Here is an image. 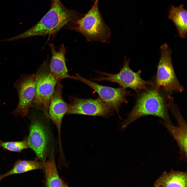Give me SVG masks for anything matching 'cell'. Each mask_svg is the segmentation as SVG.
Returning <instances> with one entry per match:
<instances>
[{
    "instance_id": "9a60e30c",
    "label": "cell",
    "mask_w": 187,
    "mask_h": 187,
    "mask_svg": "<svg viewBox=\"0 0 187 187\" xmlns=\"http://www.w3.org/2000/svg\"><path fill=\"white\" fill-rule=\"evenodd\" d=\"M184 5L182 4L177 7L171 5L169 9L168 18L176 26L178 35L181 38L186 37L187 31V12Z\"/></svg>"
},
{
    "instance_id": "8992f818",
    "label": "cell",
    "mask_w": 187,
    "mask_h": 187,
    "mask_svg": "<svg viewBox=\"0 0 187 187\" xmlns=\"http://www.w3.org/2000/svg\"><path fill=\"white\" fill-rule=\"evenodd\" d=\"M161 57L158 66L155 86L169 94L182 92L183 86L178 81L172 62L171 51L166 43L160 47Z\"/></svg>"
},
{
    "instance_id": "4fadbf2b",
    "label": "cell",
    "mask_w": 187,
    "mask_h": 187,
    "mask_svg": "<svg viewBox=\"0 0 187 187\" xmlns=\"http://www.w3.org/2000/svg\"><path fill=\"white\" fill-rule=\"evenodd\" d=\"M154 187H187V172L172 169L164 171L154 182Z\"/></svg>"
},
{
    "instance_id": "7c38bea8",
    "label": "cell",
    "mask_w": 187,
    "mask_h": 187,
    "mask_svg": "<svg viewBox=\"0 0 187 187\" xmlns=\"http://www.w3.org/2000/svg\"><path fill=\"white\" fill-rule=\"evenodd\" d=\"M49 46L52 53L49 68L57 82H60L63 79L66 78L76 80L75 76H71L68 73L65 57L66 48L62 44L57 51L53 44L49 43Z\"/></svg>"
},
{
    "instance_id": "ba28073f",
    "label": "cell",
    "mask_w": 187,
    "mask_h": 187,
    "mask_svg": "<svg viewBox=\"0 0 187 187\" xmlns=\"http://www.w3.org/2000/svg\"><path fill=\"white\" fill-rule=\"evenodd\" d=\"M35 74H22L14 84L18 101L16 108L10 113L15 117H23L27 115L35 95Z\"/></svg>"
},
{
    "instance_id": "8fae6325",
    "label": "cell",
    "mask_w": 187,
    "mask_h": 187,
    "mask_svg": "<svg viewBox=\"0 0 187 187\" xmlns=\"http://www.w3.org/2000/svg\"><path fill=\"white\" fill-rule=\"evenodd\" d=\"M54 92L49 109L48 116L55 125L58 131L59 150H62L61 129L62 122L68 108V104L62 96L63 86L58 82Z\"/></svg>"
},
{
    "instance_id": "5b68a950",
    "label": "cell",
    "mask_w": 187,
    "mask_h": 187,
    "mask_svg": "<svg viewBox=\"0 0 187 187\" xmlns=\"http://www.w3.org/2000/svg\"><path fill=\"white\" fill-rule=\"evenodd\" d=\"M130 60L124 56L123 65L119 72L111 74L97 71L96 72L102 76L91 79L98 81H109L118 84L121 87L130 88L138 94L146 90L151 87L155 86V83L150 81L144 80L141 76V71L135 72L129 67Z\"/></svg>"
},
{
    "instance_id": "30bf717a",
    "label": "cell",
    "mask_w": 187,
    "mask_h": 187,
    "mask_svg": "<svg viewBox=\"0 0 187 187\" xmlns=\"http://www.w3.org/2000/svg\"><path fill=\"white\" fill-rule=\"evenodd\" d=\"M29 132L27 137L29 148L32 150L37 158L44 163L49 142V137L46 128L42 121L35 116L31 118Z\"/></svg>"
},
{
    "instance_id": "2e32d148",
    "label": "cell",
    "mask_w": 187,
    "mask_h": 187,
    "mask_svg": "<svg viewBox=\"0 0 187 187\" xmlns=\"http://www.w3.org/2000/svg\"><path fill=\"white\" fill-rule=\"evenodd\" d=\"M46 177V187H63L57 169L53 148L48 160L43 163Z\"/></svg>"
},
{
    "instance_id": "5bb4252c",
    "label": "cell",
    "mask_w": 187,
    "mask_h": 187,
    "mask_svg": "<svg viewBox=\"0 0 187 187\" xmlns=\"http://www.w3.org/2000/svg\"><path fill=\"white\" fill-rule=\"evenodd\" d=\"M161 123L166 128L177 142L179 148L180 160L187 159V124L176 126L167 124L163 121Z\"/></svg>"
},
{
    "instance_id": "9c48e42d",
    "label": "cell",
    "mask_w": 187,
    "mask_h": 187,
    "mask_svg": "<svg viewBox=\"0 0 187 187\" xmlns=\"http://www.w3.org/2000/svg\"><path fill=\"white\" fill-rule=\"evenodd\" d=\"M75 76L76 80L83 82L95 90L98 97L118 113L122 104L128 102L126 97L131 95V92L124 88H114L101 85L82 77L78 74H75Z\"/></svg>"
},
{
    "instance_id": "d6986e66",
    "label": "cell",
    "mask_w": 187,
    "mask_h": 187,
    "mask_svg": "<svg viewBox=\"0 0 187 187\" xmlns=\"http://www.w3.org/2000/svg\"><path fill=\"white\" fill-rule=\"evenodd\" d=\"M63 187H68L67 185L63 182Z\"/></svg>"
},
{
    "instance_id": "3957f363",
    "label": "cell",
    "mask_w": 187,
    "mask_h": 187,
    "mask_svg": "<svg viewBox=\"0 0 187 187\" xmlns=\"http://www.w3.org/2000/svg\"><path fill=\"white\" fill-rule=\"evenodd\" d=\"M98 0H95L93 4L84 16L71 23L68 27L84 35L88 41L106 43L111 32L104 22L99 10Z\"/></svg>"
},
{
    "instance_id": "6da1fadb",
    "label": "cell",
    "mask_w": 187,
    "mask_h": 187,
    "mask_svg": "<svg viewBox=\"0 0 187 187\" xmlns=\"http://www.w3.org/2000/svg\"><path fill=\"white\" fill-rule=\"evenodd\" d=\"M49 11L33 26L17 35L7 39L13 41L29 37L54 35L63 27L79 18L75 11L65 8L59 0H53Z\"/></svg>"
},
{
    "instance_id": "7a4b0ae2",
    "label": "cell",
    "mask_w": 187,
    "mask_h": 187,
    "mask_svg": "<svg viewBox=\"0 0 187 187\" xmlns=\"http://www.w3.org/2000/svg\"><path fill=\"white\" fill-rule=\"evenodd\" d=\"M154 87L139 94L134 106L122 124V128H126L136 119L147 115L159 117L165 123L173 125L168 113L167 104L160 89Z\"/></svg>"
},
{
    "instance_id": "52a82bcc",
    "label": "cell",
    "mask_w": 187,
    "mask_h": 187,
    "mask_svg": "<svg viewBox=\"0 0 187 187\" xmlns=\"http://www.w3.org/2000/svg\"><path fill=\"white\" fill-rule=\"evenodd\" d=\"M66 114H80L105 118L112 116L114 110L99 97L96 99H82L76 96L70 97Z\"/></svg>"
},
{
    "instance_id": "277c9868",
    "label": "cell",
    "mask_w": 187,
    "mask_h": 187,
    "mask_svg": "<svg viewBox=\"0 0 187 187\" xmlns=\"http://www.w3.org/2000/svg\"><path fill=\"white\" fill-rule=\"evenodd\" d=\"M49 59L44 61L35 74V94L31 106L48 116L49 105L57 82L49 68Z\"/></svg>"
},
{
    "instance_id": "ac0fdd59",
    "label": "cell",
    "mask_w": 187,
    "mask_h": 187,
    "mask_svg": "<svg viewBox=\"0 0 187 187\" xmlns=\"http://www.w3.org/2000/svg\"><path fill=\"white\" fill-rule=\"evenodd\" d=\"M0 147L10 151L18 152L29 148L27 137L21 141L5 142L0 140Z\"/></svg>"
},
{
    "instance_id": "e0dca14e",
    "label": "cell",
    "mask_w": 187,
    "mask_h": 187,
    "mask_svg": "<svg viewBox=\"0 0 187 187\" xmlns=\"http://www.w3.org/2000/svg\"><path fill=\"white\" fill-rule=\"evenodd\" d=\"M37 158L34 160H20L15 163L12 168L3 175L0 174V182L3 178L10 175L19 174L32 170L44 168L43 163Z\"/></svg>"
}]
</instances>
